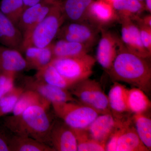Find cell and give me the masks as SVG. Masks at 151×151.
<instances>
[{"label": "cell", "mask_w": 151, "mask_h": 151, "mask_svg": "<svg viewBox=\"0 0 151 151\" xmlns=\"http://www.w3.org/2000/svg\"><path fill=\"white\" fill-rule=\"evenodd\" d=\"M50 108L30 106L20 115L6 117L4 126L14 134L29 137L50 147V135L55 119L49 112Z\"/></svg>", "instance_id": "1"}, {"label": "cell", "mask_w": 151, "mask_h": 151, "mask_svg": "<svg viewBox=\"0 0 151 151\" xmlns=\"http://www.w3.org/2000/svg\"><path fill=\"white\" fill-rule=\"evenodd\" d=\"M112 6L118 17H127L132 19L146 11L145 3L139 0H116Z\"/></svg>", "instance_id": "26"}, {"label": "cell", "mask_w": 151, "mask_h": 151, "mask_svg": "<svg viewBox=\"0 0 151 151\" xmlns=\"http://www.w3.org/2000/svg\"><path fill=\"white\" fill-rule=\"evenodd\" d=\"M35 105H41L51 107V103L37 92L24 89L19 96L13 111V116L21 114L28 107Z\"/></svg>", "instance_id": "25"}, {"label": "cell", "mask_w": 151, "mask_h": 151, "mask_svg": "<svg viewBox=\"0 0 151 151\" xmlns=\"http://www.w3.org/2000/svg\"><path fill=\"white\" fill-rule=\"evenodd\" d=\"M50 146L54 151H77V141L73 129L63 121L55 120L50 135Z\"/></svg>", "instance_id": "13"}, {"label": "cell", "mask_w": 151, "mask_h": 151, "mask_svg": "<svg viewBox=\"0 0 151 151\" xmlns=\"http://www.w3.org/2000/svg\"><path fill=\"white\" fill-rule=\"evenodd\" d=\"M108 73L113 80L122 81L149 93L151 87V68L147 58L130 51L122 42Z\"/></svg>", "instance_id": "2"}, {"label": "cell", "mask_w": 151, "mask_h": 151, "mask_svg": "<svg viewBox=\"0 0 151 151\" xmlns=\"http://www.w3.org/2000/svg\"><path fill=\"white\" fill-rule=\"evenodd\" d=\"M78 103L97 111L100 114L112 113L108 96L100 83L87 78L78 81L69 89Z\"/></svg>", "instance_id": "4"}, {"label": "cell", "mask_w": 151, "mask_h": 151, "mask_svg": "<svg viewBox=\"0 0 151 151\" xmlns=\"http://www.w3.org/2000/svg\"><path fill=\"white\" fill-rule=\"evenodd\" d=\"M104 1H105L106 2L109 3V4L112 5L113 3H114L115 1H116V0H104Z\"/></svg>", "instance_id": "36"}, {"label": "cell", "mask_w": 151, "mask_h": 151, "mask_svg": "<svg viewBox=\"0 0 151 151\" xmlns=\"http://www.w3.org/2000/svg\"><path fill=\"white\" fill-rule=\"evenodd\" d=\"M96 62V58L87 53L73 57L55 58L51 63L63 77L76 83L89 78Z\"/></svg>", "instance_id": "6"}, {"label": "cell", "mask_w": 151, "mask_h": 151, "mask_svg": "<svg viewBox=\"0 0 151 151\" xmlns=\"http://www.w3.org/2000/svg\"><path fill=\"white\" fill-rule=\"evenodd\" d=\"M16 76L0 73V99L14 86Z\"/></svg>", "instance_id": "32"}, {"label": "cell", "mask_w": 151, "mask_h": 151, "mask_svg": "<svg viewBox=\"0 0 151 151\" xmlns=\"http://www.w3.org/2000/svg\"><path fill=\"white\" fill-rule=\"evenodd\" d=\"M100 29L88 21L68 22L60 27L57 38L68 41L79 42L92 47L100 37Z\"/></svg>", "instance_id": "8"}, {"label": "cell", "mask_w": 151, "mask_h": 151, "mask_svg": "<svg viewBox=\"0 0 151 151\" xmlns=\"http://www.w3.org/2000/svg\"><path fill=\"white\" fill-rule=\"evenodd\" d=\"M139 1H141L144 2V0H139Z\"/></svg>", "instance_id": "37"}, {"label": "cell", "mask_w": 151, "mask_h": 151, "mask_svg": "<svg viewBox=\"0 0 151 151\" xmlns=\"http://www.w3.org/2000/svg\"><path fill=\"white\" fill-rule=\"evenodd\" d=\"M12 136L6 134L0 130V151H11L10 140Z\"/></svg>", "instance_id": "33"}, {"label": "cell", "mask_w": 151, "mask_h": 151, "mask_svg": "<svg viewBox=\"0 0 151 151\" xmlns=\"http://www.w3.org/2000/svg\"><path fill=\"white\" fill-rule=\"evenodd\" d=\"M34 76L47 84L68 90L76 84L61 75L51 63L41 69L37 70Z\"/></svg>", "instance_id": "22"}, {"label": "cell", "mask_w": 151, "mask_h": 151, "mask_svg": "<svg viewBox=\"0 0 151 151\" xmlns=\"http://www.w3.org/2000/svg\"><path fill=\"white\" fill-rule=\"evenodd\" d=\"M122 25L121 40L130 51L145 58H150L151 53L144 47L141 39L139 30L136 23L127 17H119Z\"/></svg>", "instance_id": "12"}, {"label": "cell", "mask_w": 151, "mask_h": 151, "mask_svg": "<svg viewBox=\"0 0 151 151\" xmlns=\"http://www.w3.org/2000/svg\"><path fill=\"white\" fill-rule=\"evenodd\" d=\"M51 46L54 58L81 56L87 54L92 48L84 44L62 39L53 41Z\"/></svg>", "instance_id": "20"}, {"label": "cell", "mask_w": 151, "mask_h": 151, "mask_svg": "<svg viewBox=\"0 0 151 151\" xmlns=\"http://www.w3.org/2000/svg\"><path fill=\"white\" fill-rule=\"evenodd\" d=\"M56 1L52 0H41L34 5L24 9L17 24L23 38L46 16Z\"/></svg>", "instance_id": "14"}, {"label": "cell", "mask_w": 151, "mask_h": 151, "mask_svg": "<svg viewBox=\"0 0 151 151\" xmlns=\"http://www.w3.org/2000/svg\"><path fill=\"white\" fill-rule=\"evenodd\" d=\"M23 87L14 86L0 99V118L12 113L18 99L24 91Z\"/></svg>", "instance_id": "29"}, {"label": "cell", "mask_w": 151, "mask_h": 151, "mask_svg": "<svg viewBox=\"0 0 151 151\" xmlns=\"http://www.w3.org/2000/svg\"><path fill=\"white\" fill-rule=\"evenodd\" d=\"M25 9L23 0H1L0 1V10L17 25Z\"/></svg>", "instance_id": "30"}, {"label": "cell", "mask_w": 151, "mask_h": 151, "mask_svg": "<svg viewBox=\"0 0 151 151\" xmlns=\"http://www.w3.org/2000/svg\"><path fill=\"white\" fill-rule=\"evenodd\" d=\"M93 1H61V9L65 20L70 22L86 21L88 10Z\"/></svg>", "instance_id": "19"}, {"label": "cell", "mask_w": 151, "mask_h": 151, "mask_svg": "<svg viewBox=\"0 0 151 151\" xmlns=\"http://www.w3.org/2000/svg\"><path fill=\"white\" fill-rule=\"evenodd\" d=\"M107 151H148L137 134L132 117L128 118L112 134L105 145Z\"/></svg>", "instance_id": "7"}, {"label": "cell", "mask_w": 151, "mask_h": 151, "mask_svg": "<svg viewBox=\"0 0 151 151\" xmlns=\"http://www.w3.org/2000/svg\"><path fill=\"white\" fill-rule=\"evenodd\" d=\"M87 21L99 28L119 21V17L112 5L104 0H93L87 13Z\"/></svg>", "instance_id": "15"}, {"label": "cell", "mask_w": 151, "mask_h": 151, "mask_svg": "<svg viewBox=\"0 0 151 151\" xmlns=\"http://www.w3.org/2000/svg\"><path fill=\"white\" fill-rule=\"evenodd\" d=\"M137 25L142 42L145 48L151 53V27L144 24L138 20H133Z\"/></svg>", "instance_id": "31"}, {"label": "cell", "mask_w": 151, "mask_h": 151, "mask_svg": "<svg viewBox=\"0 0 151 151\" xmlns=\"http://www.w3.org/2000/svg\"><path fill=\"white\" fill-rule=\"evenodd\" d=\"M100 29V35L98 40L96 60L108 72L116 58L122 41L118 36L105 28Z\"/></svg>", "instance_id": "11"}, {"label": "cell", "mask_w": 151, "mask_h": 151, "mask_svg": "<svg viewBox=\"0 0 151 151\" xmlns=\"http://www.w3.org/2000/svg\"><path fill=\"white\" fill-rule=\"evenodd\" d=\"M23 42V35L17 25L0 10V43L21 52Z\"/></svg>", "instance_id": "16"}, {"label": "cell", "mask_w": 151, "mask_h": 151, "mask_svg": "<svg viewBox=\"0 0 151 151\" xmlns=\"http://www.w3.org/2000/svg\"><path fill=\"white\" fill-rule=\"evenodd\" d=\"M136 132L144 145L151 150V119L144 113L134 114L132 117Z\"/></svg>", "instance_id": "27"}, {"label": "cell", "mask_w": 151, "mask_h": 151, "mask_svg": "<svg viewBox=\"0 0 151 151\" xmlns=\"http://www.w3.org/2000/svg\"><path fill=\"white\" fill-rule=\"evenodd\" d=\"M22 87L37 92L52 104L78 102L68 89L52 86L38 80L34 76H24L22 78Z\"/></svg>", "instance_id": "9"}, {"label": "cell", "mask_w": 151, "mask_h": 151, "mask_svg": "<svg viewBox=\"0 0 151 151\" xmlns=\"http://www.w3.org/2000/svg\"><path fill=\"white\" fill-rule=\"evenodd\" d=\"M51 106L55 116L73 129H86L100 115L78 102L53 103Z\"/></svg>", "instance_id": "5"}, {"label": "cell", "mask_w": 151, "mask_h": 151, "mask_svg": "<svg viewBox=\"0 0 151 151\" xmlns=\"http://www.w3.org/2000/svg\"><path fill=\"white\" fill-rule=\"evenodd\" d=\"M26 70H38L50 63L53 59L51 44L43 47L29 46L24 50Z\"/></svg>", "instance_id": "18"}, {"label": "cell", "mask_w": 151, "mask_h": 151, "mask_svg": "<svg viewBox=\"0 0 151 151\" xmlns=\"http://www.w3.org/2000/svg\"><path fill=\"white\" fill-rule=\"evenodd\" d=\"M128 89L122 84L115 82L108 96L109 106L112 113L116 116L129 112L127 104Z\"/></svg>", "instance_id": "21"}, {"label": "cell", "mask_w": 151, "mask_h": 151, "mask_svg": "<svg viewBox=\"0 0 151 151\" xmlns=\"http://www.w3.org/2000/svg\"><path fill=\"white\" fill-rule=\"evenodd\" d=\"M11 151H54L46 144L25 136L14 134L10 140Z\"/></svg>", "instance_id": "23"}, {"label": "cell", "mask_w": 151, "mask_h": 151, "mask_svg": "<svg viewBox=\"0 0 151 151\" xmlns=\"http://www.w3.org/2000/svg\"><path fill=\"white\" fill-rule=\"evenodd\" d=\"M127 104L129 112L134 114L147 112L151 108V102L142 89L134 87L128 89Z\"/></svg>", "instance_id": "24"}, {"label": "cell", "mask_w": 151, "mask_h": 151, "mask_svg": "<svg viewBox=\"0 0 151 151\" xmlns=\"http://www.w3.org/2000/svg\"><path fill=\"white\" fill-rule=\"evenodd\" d=\"M52 1H58V0H52Z\"/></svg>", "instance_id": "38"}, {"label": "cell", "mask_w": 151, "mask_h": 151, "mask_svg": "<svg viewBox=\"0 0 151 151\" xmlns=\"http://www.w3.org/2000/svg\"><path fill=\"white\" fill-rule=\"evenodd\" d=\"M73 129L77 141V151H105V145L94 140L86 129Z\"/></svg>", "instance_id": "28"}, {"label": "cell", "mask_w": 151, "mask_h": 151, "mask_svg": "<svg viewBox=\"0 0 151 151\" xmlns=\"http://www.w3.org/2000/svg\"><path fill=\"white\" fill-rule=\"evenodd\" d=\"M146 11H147L151 14V0H144Z\"/></svg>", "instance_id": "35"}, {"label": "cell", "mask_w": 151, "mask_h": 151, "mask_svg": "<svg viewBox=\"0 0 151 151\" xmlns=\"http://www.w3.org/2000/svg\"><path fill=\"white\" fill-rule=\"evenodd\" d=\"M129 117L126 114H100L86 129L94 140L105 145L112 134Z\"/></svg>", "instance_id": "10"}, {"label": "cell", "mask_w": 151, "mask_h": 151, "mask_svg": "<svg viewBox=\"0 0 151 151\" xmlns=\"http://www.w3.org/2000/svg\"><path fill=\"white\" fill-rule=\"evenodd\" d=\"M65 21L61 9V0H58L46 16L24 37L21 52H23L29 46L43 47L50 45Z\"/></svg>", "instance_id": "3"}, {"label": "cell", "mask_w": 151, "mask_h": 151, "mask_svg": "<svg viewBox=\"0 0 151 151\" xmlns=\"http://www.w3.org/2000/svg\"><path fill=\"white\" fill-rule=\"evenodd\" d=\"M24 3L25 8L27 7L31 6L37 4L41 0H23Z\"/></svg>", "instance_id": "34"}, {"label": "cell", "mask_w": 151, "mask_h": 151, "mask_svg": "<svg viewBox=\"0 0 151 151\" xmlns=\"http://www.w3.org/2000/svg\"><path fill=\"white\" fill-rule=\"evenodd\" d=\"M24 57L17 50L0 46V73L16 75L26 70Z\"/></svg>", "instance_id": "17"}]
</instances>
